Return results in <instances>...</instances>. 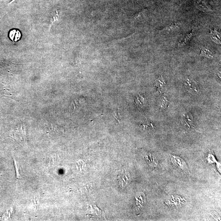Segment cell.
I'll list each match as a JSON object with an SVG mask.
<instances>
[{"mask_svg":"<svg viewBox=\"0 0 221 221\" xmlns=\"http://www.w3.org/2000/svg\"><path fill=\"white\" fill-rule=\"evenodd\" d=\"M171 160L174 166L180 169L183 171L187 174H190L189 169L186 163L182 158L175 155H171Z\"/></svg>","mask_w":221,"mask_h":221,"instance_id":"obj_1","label":"cell"},{"mask_svg":"<svg viewBox=\"0 0 221 221\" xmlns=\"http://www.w3.org/2000/svg\"><path fill=\"white\" fill-rule=\"evenodd\" d=\"M140 151L142 153L144 159L150 167H157L159 165V162L156 157L154 155L152 154L151 152L143 149L140 150Z\"/></svg>","mask_w":221,"mask_h":221,"instance_id":"obj_2","label":"cell"},{"mask_svg":"<svg viewBox=\"0 0 221 221\" xmlns=\"http://www.w3.org/2000/svg\"><path fill=\"white\" fill-rule=\"evenodd\" d=\"M184 86L186 90L191 94H198L200 92V88H199L198 85L195 81L191 80L189 79H188L184 84Z\"/></svg>","mask_w":221,"mask_h":221,"instance_id":"obj_3","label":"cell"},{"mask_svg":"<svg viewBox=\"0 0 221 221\" xmlns=\"http://www.w3.org/2000/svg\"><path fill=\"white\" fill-rule=\"evenodd\" d=\"M181 123L183 126L187 130H191L193 128V119L190 114H186L183 115Z\"/></svg>","mask_w":221,"mask_h":221,"instance_id":"obj_4","label":"cell"},{"mask_svg":"<svg viewBox=\"0 0 221 221\" xmlns=\"http://www.w3.org/2000/svg\"><path fill=\"white\" fill-rule=\"evenodd\" d=\"M130 176L125 170H123L118 175V181L121 188H124L128 183Z\"/></svg>","mask_w":221,"mask_h":221,"instance_id":"obj_5","label":"cell"},{"mask_svg":"<svg viewBox=\"0 0 221 221\" xmlns=\"http://www.w3.org/2000/svg\"><path fill=\"white\" fill-rule=\"evenodd\" d=\"M136 199L137 200V209H141L143 207L146 202V197L145 194L143 193H140L137 195Z\"/></svg>","mask_w":221,"mask_h":221,"instance_id":"obj_6","label":"cell"},{"mask_svg":"<svg viewBox=\"0 0 221 221\" xmlns=\"http://www.w3.org/2000/svg\"><path fill=\"white\" fill-rule=\"evenodd\" d=\"M196 6L199 10L204 12L210 11V7L204 0H196L195 2Z\"/></svg>","mask_w":221,"mask_h":221,"instance_id":"obj_7","label":"cell"},{"mask_svg":"<svg viewBox=\"0 0 221 221\" xmlns=\"http://www.w3.org/2000/svg\"><path fill=\"white\" fill-rule=\"evenodd\" d=\"M21 34L18 30L12 29L9 32V38L13 41L17 42L20 39Z\"/></svg>","mask_w":221,"mask_h":221,"instance_id":"obj_8","label":"cell"},{"mask_svg":"<svg viewBox=\"0 0 221 221\" xmlns=\"http://www.w3.org/2000/svg\"><path fill=\"white\" fill-rule=\"evenodd\" d=\"M154 84L158 90L160 91L163 89L166 85V80L162 76H160L156 80Z\"/></svg>","mask_w":221,"mask_h":221,"instance_id":"obj_9","label":"cell"},{"mask_svg":"<svg viewBox=\"0 0 221 221\" xmlns=\"http://www.w3.org/2000/svg\"><path fill=\"white\" fill-rule=\"evenodd\" d=\"M210 38L216 44H221V34L216 31L210 30Z\"/></svg>","mask_w":221,"mask_h":221,"instance_id":"obj_10","label":"cell"},{"mask_svg":"<svg viewBox=\"0 0 221 221\" xmlns=\"http://www.w3.org/2000/svg\"><path fill=\"white\" fill-rule=\"evenodd\" d=\"M181 24L180 23H173L170 24L160 31V32H170L179 28Z\"/></svg>","mask_w":221,"mask_h":221,"instance_id":"obj_11","label":"cell"},{"mask_svg":"<svg viewBox=\"0 0 221 221\" xmlns=\"http://www.w3.org/2000/svg\"><path fill=\"white\" fill-rule=\"evenodd\" d=\"M159 106L160 109H164L168 105V100L166 95L164 94L159 98Z\"/></svg>","mask_w":221,"mask_h":221,"instance_id":"obj_12","label":"cell"},{"mask_svg":"<svg viewBox=\"0 0 221 221\" xmlns=\"http://www.w3.org/2000/svg\"><path fill=\"white\" fill-rule=\"evenodd\" d=\"M201 53L200 55L202 56L206 57L209 58H213V55L210 50L203 47L200 48Z\"/></svg>","mask_w":221,"mask_h":221,"instance_id":"obj_13","label":"cell"},{"mask_svg":"<svg viewBox=\"0 0 221 221\" xmlns=\"http://www.w3.org/2000/svg\"><path fill=\"white\" fill-rule=\"evenodd\" d=\"M194 32H195V31H194V30H193L191 32L188 33V34H187L184 37V38L183 39L182 41L180 42L179 43V46H180V47H181V46H184V45H185L187 42H188V41H189V39H190V38L192 37L193 35H194Z\"/></svg>","mask_w":221,"mask_h":221,"instance_id":"obj_14","label":"cell"},{"mask_svg":"<svg viewBox=\"0 0 221 221\" xmlns=\"http://www.w3.org/2000/svg\"><path fill=\"white\" fill-rule=\"evenodd\" d=\"M142 126L143 127L144 129L147 130V131H153L155 128L153 126V124L150 123V122L148 121H146L145 123H143L142 124Z\"/></svg>","mask_w":221,"mask_h":221,"instance_id":"obj_15","label":"cell"},{"mask_svg":"<svg viewBox=\"0 0 221 221\" xmlns=\"http://www.w3.org/2000/svg\"><path fill=\"white\" fill-rule=\"evenodd\" d=\"M58 12H57V14L54 15V17L53 18V20H52V21H51V24H54V23L58 20Z\"/></svg>","mask_w":221,"mask_h":221,"instance_id":"obj_16","label":"cell"},{"mask_svg":"<svg viewBox=\"0 0 221 221\" xmlns=\"http://www.w3.org/2000/svg\"><path fill=\"white\" fill-rule=\"evenodd\" d=\"M16 0H12V1H11V2H10V3H9V4H11V3H12L13 2H15V1H16Z\"/></svg>","mask_w":221,"mask_h":221,"instance_id":"obj_17","label":"cell"}]
</instances>
